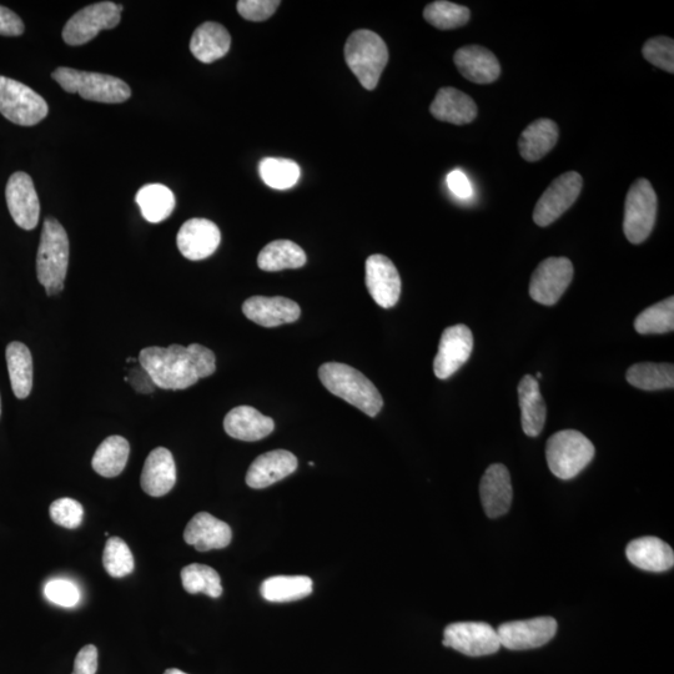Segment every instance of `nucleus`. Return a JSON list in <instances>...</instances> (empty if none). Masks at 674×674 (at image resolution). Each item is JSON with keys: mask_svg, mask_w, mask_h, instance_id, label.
Here are the masks:
<instances>
[{"mask_svg": "<svg viewBox=\"0 0 674 674\" xmlns=\"http://www.w3.org/2000/svg\"><path fill=\"white\" fill-rule=\"evenodd\" d=\"M138 361L159 389L185 390L200 380L193 356L185 346L145 347Z\"/></svg>", "mask_w": 674, "mask_h": 674, "instance_id": "1", "label": "nucleus"}, {"mask_svg": "<svg viewBox=\"0 0 674 674\" xmlns=\"http://www.w3.org/2000/svg\"><path fill=\"white\" fill-rule=\"evenodd\" d=\"M319 377L331 394L349 402L367 416L375 417L384 406L377 387L354 367L328 362L320 366Z\"/></svg>", "mask_w": 674, "mask_h": 674, "instance_id": "2", "label": "nucleus"}, {"mask_svg": "<svg viewBox=\"0 0 674 674\" xmlns=\"http://www.w3.org/2000/svg\"><path fill=\"white\" fill-rule=\"evenodd\" d=\"M69 264V239L67 231L57 219L44 221L42 238L37 255V276L49 296L64 289Z\"/></svg>", "mask_w": 674, "mask_h": 674, "instance_id": "3", "label": "nucleus"}, {"mask_svg": "<svg viewBox=\"0 0 674 674\" xmlns=\"http://www.w3.org/2000/svg\"><path fill=\"white\" fill-rule=\"evenodd\" d=\"M344 53L347 67L362 87L374 90L389 62V49L384 39L371 30H356L347 39Z\"/></svg>", "mask_w": 674, "mask_h": 674, "instance_id": "4", "label": "nucleus"}, {"mask_svg": "<svg viewBox=\"0 0 674 674\" xmlns=\"http://www.w3.org/2000/svg\"><path fill=\"white\" fill-rule=\"evenodd\" d=\"M52 78L65 92L79 94L85 100L105 104L127 102L132 95L129 85L112 75L82 72L72 68H58Z\"/></svg>", "mask_w": 674, "mask_h": 674, "instance_id": "5", "label": "nucleus"}, {"mask_svg": "<svg viewBox=\"0 0 674 674\" xmlns=\"http://www.w3.org/2000/svg\"><path fill=\"white\" fill-rule=\"evenodd\" d=\"M595 454L592 442L576 430L556 432L547 441L548 467L561 480L575 479L591 464Z\"/></svg>", "mask_w": 674, "mask_h": 674, "instance_id": "6", "label": "nucleus"}, {"mask_svg": "<svg viewBox=\"0 0 674 674\" xmlns=\"http://www.w3.org/2000/svg\"><path fill=\"white\" fill-rule=\"evenodd\" d=\"M48 112L47 102L32 88L0 75V113L5 119L22 127H33L47 118Z\"/></svg>", "mask_w": 674, "mask_h": 674, "instance_id": "7", "label": "nucleus"}, {"mask_svg": "<svg viewBox=\"0 0 674 674\" xmlns=\"http://www.w3.org/2000/svg\"><path fill=\"white\" fill-rule=\"evenodd\" d=\"M657 195L647 179H638L628 190L623 231L630 243L638 245L647 240L655 228Z\"/></svg>", "mask_w": 674, "mask_h": 674, "instance_id": "8", "label": "nucleus"}, {"mask_svg": "<svg viewBox=\"0 0 674 674\" xmlns=\"http://www.w3.org/2000/svg\"><path fill=\"white\" fill-rule=\"evenodd\" d=\"M122 5L100 2L88 5L75 13L65 24L63 40L69 45H83L93 40L102 30L117 27L122 19Z\"/></svg>", "mask_w": 674, "mask_h": 674, "instance_id": "9", "label": "nucleus"}, {"mask_svg": "<svg viewBox=\"0 0 674 674\" xmlns=\"http://www.w3.org/2000/svg\"><path fill=\"white\" fill-rule=\"evenodd\" d=\"M582 186V176L576 171H568L558 176L537 201L535 211H533L535 223L542 228L555 223L576 203Z\"/></svg>", "mask_w": 674, "mask_h": 674, "instance_id": "10", "label": "nucleus"}, {"mask_svg": "<svg viewBox=\"0 0 674 674\" xmlns=\"http://www.w3.org/2000/svg\"><path fill=\"white\" fill-rule=\"evenodd\" d=\"M442 645L470 657L494 655L501 648L497 631L484 622L452 623L445 628Z\"/></svg>", "mask_w": 674, "mask_h": 674, "instance_id": "11", "label": "nucleus"}, {"mask_svg": "<svg viewBox=\"0 0 674 674\" xmlns=\"http://www.w3.org/2000/svg\"><path fill=\"white\" fill-rule=\"evenodd\" d=\"M573 279V265L567 258H548L532 274L528 293L538 304L553 306L562 298Z\"/></svg>", "mask_w": 674, "mask_h": 674, "instance_id": "12", "label": "nucleus"}, {"mask_svg": "<svg viewBox=\"0 0 674 674\" xmlns=\"http://www.w3.org/2000/svg\"><path fill=\"white\" fill-rule=\"evenodd\" d=\"M496 631L501 647L511 651H527L547 645L556 636L557 622L552 617H536L504 623Z\"/></svg>", "mask_w": 674, "mask_h": 674, "instance_id": "13", "label": "nucleus"}, {"mask_svg": "<svg viewBox=\"0 0 674 674\" xmlns=\"http://www.w3.org/2000/svg\"><path fill=\"white\" fill-rule=\"evenodd\" d=\"M474 349V335L466 325H455L442 333L434 361L437 379L447 380L469 361Z\"/></svg>", "mask_w": 674, "mask_h": 674, "instance_id": "14", "label": "nucleus"}, {"mask_svg": "<svg viewBox=\"0 0 674 674\" xmlns=\"http://www.w3.org/2000/svg\"><path fill=\"white\" fill-rule=\"evenodd\" d=\"M366 286L372 299L381 308L390 309L399 303L401 278L399 271L385 255H371L366 260Z\"/></svg>", "mask_w": 674, "mask_h": 674, "instance_id": "15", "label": "nucleus"}, {"mask_svg": "<svg viewBox=\"0 0 674 674\" xmlns=\"http://www.w3.org/2000/svg\"><path fill=\"white\" fill-rule=\"evenodd\" d=\"M8 209L14 223L24 230H33L39 223L40 203L32 178L28 174L14 173L5 189Z\"/></svg>", "mask_w": 674, "mask_h": 674, "instance_id": "16", "label": "nucleus"}, {"mask_svg": "<svg viewBox=\"0 0 674 674\" xmlns=\"http://www.w3.org/2000/svg\"><path fill=\"white\" fill-rule=\"evenodd\" d=\"M221 234L218 225L208 219H190L181 226L176 243L184 258L199 261L218 250Z\"/></svg>", "mask_w": 674, "mask_h": 674, "instance_id": "17", "label": "nucleus"}, {"mask_svg": "<svg viewBox=\"0 0 674 674\" xmlns=\"http://www.w3.org/2000/svg\"><path fill=\"white\" fill-rule=\"evenodd\" d=\"M243 313L246 318L263 328H276V326L298 321L301 310L299 304L283 296H275V298L253 296L245 301Z\"/></svg>", "mask_w": 674, "mask_h": 674, "instance_id": "18", "label": "nucleus"}, {"mask_svg": "<svg viewBox=\"0 0 674 674\" xmlns=\"http://www.w3.org/2000/svg\"><path fill=\"white\" fill-rule=\"evenodd\" d=\"M298 470V459L290 451L275 450L266 452L251 464L246 474V484L251 489H266Z\"/></svg>", "mask_w": 674, "mask_h": 674, "instance_id": "19", "label": "nucleus"}, {"mask_svg": "<svg viewBox=\"0 0 674 674\" xmlns=\"http://www.w3.org/2000/svg\"><path fill=\"white\" fill-rule=\"evenodd\" d=\"M233 532L228 523L218 520L208 512H200L191 518L184 531V540L195 550L206 552L228 547Z\"/></svg>", "mask_w": 674, "mask_h": 674, "instance_id": "20", "label": "nucleus"}, {"mask_svg": "<svg viewBox=\"0 0 674 674\" xmlns=\"http://www.w3.org/2000/svg\"><path fill=\"white\" fill-rule=\"evenodd\" d=\"M462 77L475 84H490L500 78L501 65L495 54L481 45H466L454 55Z\"/></svg>", "mask_w": 674, "mask_h": 674, "instance_id": "21", "label": "nucleus"}, {"mask_svg": "<svg viewBox=\"0 0 674 674\" xmlns=\"http://www.w3.org/2000/svg\"><path fill=\"white\" fill-rule=\"evenodd\" d=\"M480 496L486 515L497 518L506 515L512 504L510 472L501 464L491 465L482 476Z\"/></svg>", "mask_w": 674, "mask_h": 674, "instance_id": "22", "label": "nucleus"}, {"mask_svg": "<svg viewBox=\"0 0 674 674\" xmlns=\"http://www.w3.org/2000/svg\"><path fill=\"white\" fill-rule=\"evenodd\" d=\"M275 429L271 417L251 406H238L225 416L224 430L233 439L254 442L265 439Z\"/></svg>", "mask_w": 674, "mask_h": 674, "instance_id": "23", "label": "nucleus"}, {"mask_svg": "<svg viewBox=\"0 0 674 674\" xmlns=\"http://www.w3.org/2000/svg\"><path fill=\"white\" fill-rule=\"evenodd\" d=\"M175 482L176 466L171 452L165 447H158L150 452L140 480L145 494L152 497L165 496L173 490Z\"/></svg>", "mask_w": 674, "mask_h": 674, "instance_id": "24", "label": "nucleus"}, {"mask_svg": "<svg viewBox=\"0 0 674 674\" xmlns=\"http://www.w3.org/2000/svg\"><path fill=\"white\" fill-rule=\"evenodd\" d=\"M432 117L440 122L454 125H466L477 117V105L470 95L459 89L447 87L437 92L430 105Z\"/></svg>", "mask_w": 674, "mask_h": 674, "instance_id": "25", "label": "nucleus"}, {"mask_svg": "<svg viewBox=\"0 0 674 674\" xmlns=\"http://www.w3.org/2000/svg\"><path fill=\"white\" fill-rule=\"evenodd\" d=\"M628 561L640 570L666 572L674 565V552L670 545L657 537H641L627 546Z\"/></svg>", "mask_w": 674, "mask_h": 674, "instance_id": "26", "label": "nucleus"}, {"mask_svg": "<svg viewBox=\"0 0 674 674\" xmlns=\"http://www.w3.org/2000/svg\"><path fill=\"white\" fill-rule=\"evenodd\" d=\"M518 402L523 432L530 437L540 435L546 424L547 407L535 377L526 375L518 384Z\"/></svg>", "mask_w": 674, "mask_h": 674, "instance_id": "27", "label": "nucleus"}, {"mask_svg": "<svg viewBox=\"0 0 674 674\" xmlns=\"http://www.w3.org/2000/svg\"><path fill=\"white\" fill-rule=\"evenodd\" d=\"M231 37L219 23L206 22L195 29L190 40V50L201 63L211 64L229 53Z\"/></svg>", "mask_w": 674, "mask_h": 674, "instance_id": "28", "label": "nucleus"}, {"mask_svg": "<svg viewBox=\"0 0 674 674\" xmlns=\"http://www.w3.org/2000/svg\"><path fill=\"white\" fill-rule=\"evenodd\" d=\"M558 127L551 119H538L523 130L518 150L527 162L535 163L546 157L557 144Z\"/></svg>", "mask_w": 674, "mask_h": 674, "instance_id": "29", "label": "nucleus"}, {"mask_svg": "<svg viewBox=\"0 0 674 674\" xmlns=\"http://www.w3.org/2000/svg\"><path fill=\"white\" fill-rule=\"evenodd\" d=\"M5 357L14 395L20 400L27 399L33 389V357L30 350L22 342H10Z\"/></svg>", "mask_w": 674, "mask_h": 674, "instance_id": "30", "label": "nucleus"}, {"mask_svg": "<svg viewBox=\"0 0 674 674\" xmlns=\"http://www.w3.org/2000/svg\"><path fill=\"white\" fill-rule=\"evenodd\" d=\"M313 587L308 576H275L261 583L260 595L269 602H294L310 596Z\"/></svg>", "mask_w": 674, "mask_h": 674, "instance_id": "31", "label": "nucleus"}, {"mask_svg": "<svg viewBox=\"0 0 674 674\" xmlns=\"http://www.w3.org/2000/svg\"><path fill=\"white\" fill-rule=\"evenodd\" d=\"M306 254L298 244L290 240H276L265 246L258 256V265L261 270L281 271L286 269H300L306 264Z\"/></svg>", "mask_w": 674, "mask_h": 674, "instance_id": "32", "label": "nucleus"}, {"mask_svg": "<svg viewBox=\"0 0 674 674\" xmlns=\"http://www.w3.org/2000/svg\"><path fill=\"white\" fill-rule=\"evenodd\" d=\"M130 445L122 436H110L102 442L93 456V470L100 476L112 479L127 466Z\"/></svg>", "mask_w": 674, "mask_h": 674, "instance_id": "33", "label": "nucleus"}, {"mask_svg": "<svg viewBox=\"0 0 674 674\" xmlns=\"http://www.w3.org/2000/svg\"><path fill=\"white\" fill-rule=\"evenodd\" d=\"M135 201L139 205L144 219L152 224L167 220L175 209V195L168 186L149 184L138 191Z\"/></svg>", "mask_w": 674, "mask_h": 674, "instance_id": "34", "label": "nucleus"}, {"mask_svg": "<svg viewBox=\"0 0 674 674\" xmlns=\"http://www.w3.org/2000/svg\"><path fill=\"white\" fill-rule=\"evenodd\" d=\"M626 379L633 387L645 391L673 389L674 367L672 364L641 362L628 369Z\"/></svg>", "mask_w": 674, "mask_h": 674, "instance_id": "35", "label": "nucleus"}, {"mask_svg": "<svg viewBox=\"0 0 674 674\" xmlns=\"http://www.w3.org/2000/svg\"><path fill=\"white\" fill-rule=\"evenodd\" d=\"M261 179L270 188L286 190L293 188L300 179V167L294 160L265 158L259 164Z\"/></svg>", "mask_w": 674, "mask_h": 674, "instance_id": "36", "label": "nucleus"}, {"mask_svg": "<svg viewBox=\"0 0 674 674\" xmlns=\"http://www.w3.org/2000/svg\"><path fill=\"white\" fill-rule=\"evenodd\" d=\"M638 334H667L674 330V299L668 298L642 311L635 320Z\"/></svg>", "mask_w": 674, "mask_h": 674, "instance_id": "37", "label": "nucleus"}, {"mask_svg": "<svg viewBox=\"0 0 674 674\" xmlns=\"http://www.w3.org/2000/svg\"><path fill=\"white\" fill-rule=\"evenodd\" d=\"M181 582H183L184 590L191 595L205 593L211 598L223 595L219 573L209 566L194 563V565L184 567L181 571Z\"/></svg>", "mask_w": 674, "mask_h": 674, "instance_id": "38", "label": "nucleus"}, {"mask_svg": "<svg viewBox=\"0 0 674 674\" xmlns=\"http://www.w3.org/2000/svg\"><path fill=\"white\" fill-rule=\"evenodd\" d=\"M424 18L427 23L440 30L464 27L471 18L470 9L464 5L437 0L426 5Z\"/></svg>", "mask_w": 674, "mask_h": 674, "instance_id": "39", "label": "nucleus"}, {"mask_svg": "<svg viewBox=\"0 0 674 674\" xmlns=\"http://www.w3.org/2000/svg\"><path fill=\"white\" fill-rule=\"evenodd\" d=\"M103 565L109 576L123 578L134 571L132 551L122 538H109L103 553Z\"/></svg>", "mask_w": 674, "mask_h": 674, "instance_id": "40", "label": "nucleus"}, {"mask_svg": "<svg viewBox=\"0 0 674 674\" xmlns=\"http://www.w3.org/2000/svg\"><path fill=\"white\" fill-rule=\"evenodd\" d=\"M643 57L655 67L674 73V42L668 37H655L647 40L642 48Z\"/></svg>", "mask_w": 674, "mask_h": 674, "instance_id": "41", "label": "nucleus"}, {"mask_svg": "<svg viewBox=\"0 0 674 674\" xmlns=\"http://www.w3.org/2000/svg\"><path fill=\"white\" fill-rule=\"evenodd\" d=\"M49 513L54 523L69 528V530H74V528L82 525L84 518L83 506L78 501L68 499V497L54 501L50 505Z\"/></svg>", "mask_w": 674, "mask_h": 674, "instance_id": "42", "label": "nucleus"}, {"mask_svg": "<svg viewBox=\"0 0 674 674\" xmlns=\"http://www.w3.org/2000/svg\"><path fill=\"white\" fill-rule=\"evenodd\" d=\"M44 595L55 605L67 608L77 606L80 600L78 587L67 580L49 581L44 587Z\"/></svg>", "mask_w": 674, "mask_h": 674, "instance_id": "43", "label": "nucleus"}, {"mask_svg": "<svg viewBox=\"0 0 674 674\" xmlns=\"http://www.w3.org/2000/svg\"><path fill=\"white\" fill-rule=\"evenodd\" d=\"M280 4L279 0H240L236 9L249 22H264L273 17Z\"/></svg>", "mask_w": 674, "mask_h": 674, "instance_id": "44", "label": "nucleus"}, {"mask_svg": "<svg viewBox=\"0 0 674 674\" xmlns=\"http://www.w3.org/2000/svg\"><path fill=\"white\" fill-rule=\"evenodd\" d=\"M191 356H193L196 371L199 379H206L216 371V357L213 351L203 345L191 344L188 346Z\"/></svg>", "mask_w": 674, "mask_h": 674, "instance_id": "45", "label": "nucleus"}, {"mask_svg": "<svg viewBox=\"0 0 674 674\" xmlns=\"http://www.w3.org/2000/svg\"><path fill=\"white\" fill-rule=\"evenodd\" d=\"M98 671V650L88 645L79 651L74 661L73 674H95Z\"/></svg>", "mask_w": 674, "mask_h": 674, "instance_id": "46", "label": "nucleus"}, {"mask_svg": "<svg viewBox=\"0 0 674 674\" xmlns=\"http://www.w3.org/2000/svg\"><path fill=\"white\" fill-rule=\"evenodd\" d=\"M24 33V23L12 10L0 5V35L19 37Z\"/></svg>", "mask_w": 674, "mask_h": 674, "instance_id": "47", "label": "nucleus"}, {"mask_svg": "<svg viewBox=\"0 0 674 674\" xmlns=\"http://www.w3.org/2000/svg\"><path fill=\"white\" fill-rule=\"evenodd\" d=\"M447 185H449L452 194L456 195L457 198L466 199L472 195L470 180L459 169L451 171L449 176H447Z\"/></svg>", "mask_w": 674, "mask_h": 674, "instance_id": "48", "label": "nucleus"}, {"mask_svg": "<svg viewBox=\"0 0 674 674\" xmlns=\"http://www.w3.org/2000/svg\"><path fill=\"white\" fill-rule=\"evenodd\" d=\"M125 380L130 382L140 394H152L155 387H157L154 385L153 380L150 379L148 372L140 364L129 371V377Z\"/></svg>", "mask_w": 674, "mask_h": 674, "instance_id": "49", "label": "nucleus"}, {"mask_svg": "<svg viewBox=\"0 0 674 674\" xmlns=\"http://www.w3.org/2000/svg\"><path fill=\"white\" fill-rule=\"evenodd\" d=\"M164 674H188L183 671L178 670V668H170V670L165 671Z\"/></svg>", "mask_w": 674, "mask_h": 674, "instance_id": "50", "label": "nucleus"}, {"mask_svg": "<svg viewBox=\"0 0 674 674\" xmlns=\"http://www.w3.org/2000/svg\"><path fill=\"white\" fill-rule=\"evenodd\" d=\"M0 415H2V399H0Z\"/></svg>", "mask_w": 674, "mask_h": 674, "instance_id": "51", "label": "nucleus"}]
</instances>
